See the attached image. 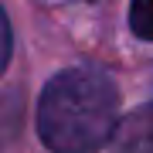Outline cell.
<instances>
[{
	"instance_id": "7a4b0ae2",
	"label": "cell",
	"mask_w": 153,
	"mask_h": 153,
	"mask_svg": "<svg viewBox=\"0 0 153 153\" xmlns=\"http://www.w3.org/2000/svg\"><path fill=\"white\" fill-rule=\"evenodd\" d=\"M112 153H153V102L123 116L112 133Z\"/></svg>"
},
{
	"instance_id": "6da1fadb",
	"label": "cell",
	"mask_w": 153,
	"mask_h": 153,
	"mask_svg": "<svg viewBox=\"0 0 153 153\" xmlns=\"http://www.w3.org/2000/svg\"><path fill=\"white\" fill-rule=\"evenodd\" d=\"M119 126L116 82L99 68H65L44 85L38 133L55 153H99Z\"/></svg>"
},
{
	"instance_id": "3957f363",
	"label": "cell",
	"mask_w": 153,
	"mask_h": 153,
	"mask_svg": "<svg viewBox=\"0 0 153 153\" xmlns=\"http://www.w3.org/2000/svg\"><path fill=\"white\" fill-rule=\"evenodd\" d=\"M129 31L143 41H153V0H133L129 4Z\"/></svg>"
},
{
	"instance_id": "277c9868",
	"label": "cell",
	"mask_w": 153,
	"mask_h": 153,
	"mask_svg": "<svg viewBox=\"0 0 153 153\" xmlns=\"http://www.w3.org/2000/svg\"><path fill=\"white\" fill-rule=\"evenodd\" d=\"M7 61H10V21H7L4 7H0V75H4Z\"/></svg>"
}]
</instances>
